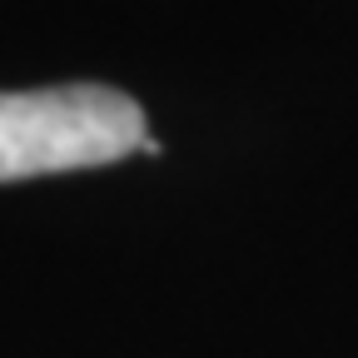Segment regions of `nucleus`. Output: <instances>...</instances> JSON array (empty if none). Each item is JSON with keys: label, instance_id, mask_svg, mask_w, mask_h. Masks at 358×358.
Returning <instances> with one entry per match:
<instances>
[{"label": "nucleus", "instance_id": "1", "mask_svg": "<svg viewBox=\"0 0 358 358\" xmlns=\"http://www.w3.org/2000/svg\"><path fill=\"white\" fill-rule=\"evenodd\" d=\"M145 145V110L115 85L0 90V185L115 164Z\"/></svg>", "mask_w": 358, "mask_h": 358}]
</instances>
